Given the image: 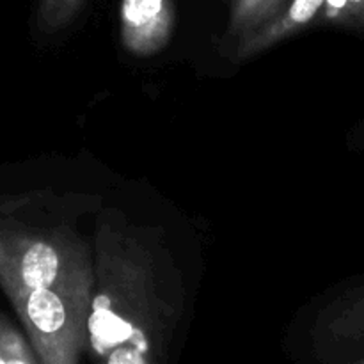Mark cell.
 <instances>
[{
  "instance_id": "obj_5",
  "label": "cell",
  "mask_w": 364,
  "mask_h": 364,
  "mask_svg": "<svg viewBox=\"0 0 364 364\" xmlns=\"http://www.w3.org/2000/svg\"><path fill=\"white\" fill-rule=\"evenodd\" d=\"M326 0H290L288 6L276 18L259 27L235 46V59L244 60L259 55L267 48L291 38L304 31L308 25L315 23Z\"/></svg>"
},
{
  "instance_id": "obj_3",
  "label": "cell",
  "mask_w": 364,
  "mask_h": 364,
  "mask_svg": "<svg viewBox=\"0 0 364 364\" xmlns=\"http://www.w3.org/2000/svg\"><path fill=\"white\" fill-rule=\"evenodd\" d=\"M95 277L60 288H7L41 364H80Z\"/></svg>"
},
{
  "instance_id": "obj_9",
  "label": "cell",
  "mask_w": 364,
  "mask_h": 364,
  "mask_svg": "<svg viewBox=\"0 0 364 364\" xmlns=\"http://www.w3.org/2000/svg\"><path fill=\"white\" fill-rule=\"evenodd\" d=\"M84 4L85 0H41L39 28L48 34L63 31L78 16Z\"/></svg>"
},
{
  "instance_id": "obj_7",
  "label": "cell",
  "mask_w": 364,
  "mask_h": 364,
  "mask_svg": "<svg viewBox=\"0 0 364 364\" xmlns=\"http://www.w3.org/2000/svg\"><path fill=\"white\" fill-rule=\"evenodd\" d=\"M315 23L364 28V0H326Z\"/></svg>"
},
{
  "instance_id": "obj_10",
  "label": "cell",
  "mask_w": 364,
  "mask_h": 364,
  "mask_svg": "<svg viewBox=\"0 0 364 364\" xmlns=\"http://www.w3.org/2000/svg\"><path fill=\"white\" fill-rule=\"evenodd\" d=\"M0 364H4V359H2V355H0Z\"/></svg>"
},
{
  "instance_id": "obj_6",
  "label": "cell",
  "mask_w": 364,
  "mask_h": 364,
  "mask_svg": "<svg viewBox=\"0 0 364 364\" xmlns=\"http://www.w3.org/2000/svg\"><path fill=\"white\" fill-rule=\"evenodd\" d=\"M288 2L290 0H230V16L224 39L237 46L242 39L276 18Z\"/></svg>"
},
{
  "instance_id": "obj_4",
  "label": "cell",
  "mask_w": 364,
  "mask_h": 364,
  "mask_svg": "<svg viewBox=\"0 0 364 364\" xmlns=\"http://www.w3.org/2000/svg\"><path fill=\"white\" fill-rule=\"evenodd\" d=\"M121 43L137 57L164 50L174 31L173 0H121Z\"/></svg>"
},
{
  "instance_id": "obj_8",
  "label": "cell",
  "mask_w": 364,
  "mask_h": 364,
  "mask_svg": "<svg viewBox=\"0 0 364 364\" xmlns=\"http://www.w3.org/2000/svg\"><path fill=\"white\" fill-rule=\"evenodd\" d=\"M0 355L4 364H41L32 345L4 315H0Z\"/></svg>"
},
{
  "instance_id": "obj_1",
  "label": "cell",
  "mask_w": 364,
  "mask_h": 364,
  "mask_svg": "<svg viewBox=\"0 0 364 364\" xmlns=\"http://www.w3.org/2000/svg\"><path fill=\"white\" fill-rule=\"evenodd\" d=\"M155 252L107 217L96 230L87 323L92 364H167L176 309L156 283Z\"/></svg>"
},
{
  "instance_id": "obj_2",
  "label": "cell",
  "mask_w": 364,
  "mask_h": 364,
  "mask_svg": "<svg viewBox=\"0 0 364 364\" xmlns=\"http://www.w3.org/2000/svg\"><path fill=\"white\" fill-rule=\"evenodd\" d=\"M95 277L84 242L66 230H38L0 215V287L60 288Z\"/></svg>"
}]
</instances>
